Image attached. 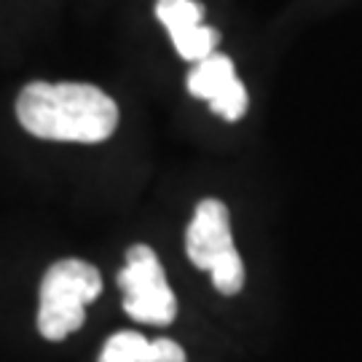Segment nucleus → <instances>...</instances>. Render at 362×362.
Here are the masks:
<instances>
[{"mask_svg": "<svg viewBox=\"0 0 362 362\" xmlns=\"http://www.w3.org/2000/svg\"><path fill=\"white\" fill-rule=\"evenodd\" d=\"M103 293L100 272L78 258L57 260L40 282L38 333L46 341H65L86 322V306Z\"/></svg>", "mask_w": 362, "mask_h": 362, "instance_id": "nucleus-2", "label": "nucleus"}, {"mask_svg": "<svg viewBox=\"0 0 362 362\" xmlns=\"http://www.w3.org/2000/svg\"><path fill=\"white\" fill-rule=\"evenodd\" d=\"M97 362H185V351L169 338L148 341L143 333L121 330L107 338Z\"/></svg>", "mask_w": 362, "mask_h": 362, "instance_id": "nucleus-7", "label": "nucleus"}, {"mask_svg": "<svg viewBox=\"0 0 362 362\" xmlns=\"http://www.w3.org/2000/svg\"><path fill=\"white\" fill-rule=\"evenodd\" d=\"M185 255L196 269L212 276V285L223 296H236L245 287V263L236 252L231 215L220 199H204L185 231Z\"/></svg>", "mask_w": 362, "mask_h": 362, "instance_id": "nucleus-3", "label": "nucleus"}, {"mask_svg": "<svg viewBox=\"0 0 362 362\" xmlns=\"http://www.w3.org/2000/svg\"><path fill=\"white\" fill-rule=\"evenodd\" d=\"M188 91L226 121H239L250 105L245 83L236 78V67L223 54H209L207 59L196 62L188 73Z\"/></svg>", "mask_w": 362, "mask_h": 362, "instance_id": "nucleus-5", "label": "nucleus"}, {"mask_svg": "<svg viewBox=\"0 0 362 362\" xmlns=\"http://www.w3.org/2000/svg\"><path fill=\"white\" fill-rule=\"evenodd\" d=\"M156 16L167 27L169 38L182 59L188 62H202L209 54H215L220 43L218 30L207 27L204 19V6L196 0H158L156 3Z\"/></svg>", "mask_w": 362, "mask_h": 362, "instance_id": "nucleus-6", "label": "nucleus"}, {"mask_svg": "<svg viewBox=\"0 0 362 362\" xmlns=\"http://www.w3.org/2000/svg\"><path fill=\"white\" fill-rule=\"evenodd\" d=\"M16 118L40 140L94 145L116 132L118 105L91 83L33 81L16 97Z\"/></svg>", "mask_w": 362, "mask_h": 362, "instance_id": "nucleus-1", "label": "nucleus"}, {"mask_svg": "<svg viewBox=\"0 0 362 362\" xmlns=\"http://www.w3.org/2000/svg\"><path fill=\"white\" fill-rule=\"evenodd\" d=\"M118 287L124 293V311L134 322L167 327L177 317V298L167 282L164 266L148 245L127 250V263L118 272Z\"/></svg>", "mask_w": 362, "mask_h": 362, "instance_id": "nucleus-4", "label": "nucleus"}]
</instances>
